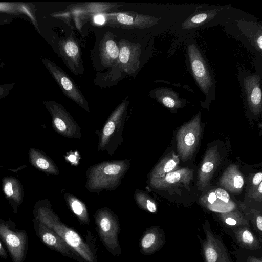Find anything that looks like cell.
I'll list each match as a JSON object with an SVG mask.
<instances>
[{
    "label": "cell",
    "mask_w": 262,
    "mask_h": 262,
    "mask_svg": "<svg viewBox=\"0 0 262 262\" xmlns=\"http://www.w3.org/2000/svg\"><path fill=\"white\" fill-rule=\"evenodd\" d=\"M157 235L153 232L146 233L140 241V247L142 251L147 253L152 250L156 244Z\"/></svg>",
    "instance_id": "cell-26"
},
{
    "label": "cell",
    "mask_w": 262,
    "mask_h": 262,
    "mask_svg": "<svg viewBox=\"0 0 262 262\" xmlns=\"http://www.w3.org/2000/svg\"><path fill=\"white\" fill-rule=\"evenodd\" d=\"M226 223L229 225H235L236 224V221L231 217L227 218L225 220Z\"/></svg>",
    "instance_id": "cell-36"
},
{
    "label": "cell",
    "mask_w": 262,
    "mask_h": 262,
    "mask_svg": "<svg viewBox=\"0 0 262 262\" xmlns=\"http://www.w3.org/2000/svg\"><path fill=\"white\" fill-rule=\"evenodd\" d=\"M220 185L232 193L239 192L244 186V179L238 167L229 166L225 171L220 180Z\"/></svg>",
    "instance_id": "cell-19"
},
{
    "label": "cell",
    "mask_w": 262,
    "mask_h": 262,
    "mask_svg": "<svg viewBox=\"0 0 262 262\" xmlns=\"http://www.w3.org/2000/svg\"><path fill=\"white\" fill-rule=\"evenodd\" d=\"M243 241L247 244L252 243L254 241L252 233L248 230H245L242 234Z\"/></svg>",
    "instance_id": "cell-30"
},
{
    "label": "cell",
    "mask_w": 262,
    "mask_h": 262,
    "mask_svg": "<svg viewBox=\"0 0 262 262\" xmlns=\"http://www.w3.org/2000/svg\"><path fill=\"white\" fill-rule=\"evenodd\" d=\"M99 56L101 64L105 67L112 68L117 62L119 49L111 32L104 34L99 46Z\"/></svg>",
    "instance_id": "cell-16"
},
{
    "label": "cell",
    "mask_w": 262,
    "mask_h": 262,
    "mask_svg": "<svg viewBox=\"0 0 262 262\" xmlns=\"http://www.w3.org/2000/svg\"><path fill=\"white\" fill-rule=\"evenodd\" d=\"M29 154L30 163L37 169L48 174H59L58 168L46 154L34 148H30Z\"/></svg>",
    "instance_id": "cell-18"
},
{
    "label": "cell",
    "mask_w": 262,
    "mask_h": 262,
    "mask_svg": "<svg viewBox=\"0 0 262 262\" xmlns=\"http://www.w3.org/2000/svg\"><path fill=\"white\" fill-rule=\"evenodd\" d=\"M127 96L112 112L98 133V151L113 155L123 141L122 134L129 104Z\"/></svg>",
    "instance_id": "cell-3"
},
{
    "label": "cell",
    "mask_w": 262,
    "mask_h": 262,
    "mask_svg": "<svg viewBox=\"0 0 262 262\" xmlns=\"http://www.w3.org/2000/svg\"><path fill=\"white\" fill-rule=\"evenodd\" d=\"M220 161L221 158L216 149L211 148L206 152L198 175L197 184L200 189L209 185Z\"/></svg>",
    "instance_id": "cell-15"
},
{
    "label": "cell",
    "mask_w": 262,
    "mask_h": 262,
    "mask_svg": "<svg viewBox=\"0 0 262 262\" xmlns=\"http://www.w3.org/2000/svg\"><path fill=\"white\" fill-rule=\"evenodd\" d=\"M252 86L248 83L247 91L248 102L251 110L255 113H259L261 106V91L258 82H255L254 80Z\"/></svg>",
    "instance_id": "cell-24"
},
{
    "label": "cell",
    "mask_w": 262,
    "mask_h": 262,
    "mask_svg": "<svg viewBox=\"0 0 262 262\" xmlns=\"http://www.w3.org/2000/svg\"><path fill=\"white\" fill-rule=\"evenodd\" d=\"M100 238L113 255L119 256L121 248L118 241L120 226L117 215L109 208L102 207L94 214Z\"/></svg>",
    "instance_id": "cell-5"
},
{
    "label": "cell",
    "mask_w": 262,
    "mask_h": 262,
    "mask_svg": "<svg viewBox=\"0 0 262 262\" xmlns=\"http://www.w3.org/2000/svg\"><path fill=\"white\" fill-rule=\"evenodd\" d=\"M156 98L160 101L162 104L170 108H172L176 107L177 105V102L176 100L171 97L168 96H159L158 95H156Z\"/></svg>",
    "instance_id": "cell-27"
},
{
    "label": "cell",
    "mask_w": 262,
    "mask_h": 262,
    "mask_svg": "<svg viewBox=\"0 0 262 262\" xmlns=\"http://www.w3.org/2000/svg\"><path fill=\"white\" fill-rule=\"evenodd\" d=\"M136 204L141 208L151 213L157 211V206L150 196L142 190L137 189L134 194Z\"/></svg>",
    "instance_id": "cell-25"
},
{
    "label": "cell",
    "mask_w": 262,
    "mask_h": 262,
    "mask_svg": "<svg viewBox=\"0 0 262 262\" xmlns=\"http://www.w3.org/2000/svg\"><path fill=\"white\" fill-rule=\"evenodd\" d=\"M64 200L68 207L82 224L88 225L89 217L85 204L81 200L72 194L66 192L64 194Z\"/></svg>",
    "instance_id": "cell-22"
},
{
    "label": "cell",
    "mask_w": 262,
    "mask_h": 262,
    "mask_svg": "<svg viewBox=\"0 0 262 262\" xmlns=\"http://www.w3.org/2000/svg\"><path fill=\"white\" fill-rule=\"evenodd\" d=\"M0 255H1L3 256H5L6 255L5 251L4 250L1 242H0Z\"/></svg>",
    "instance_id": "cell-38"
},
{
    "label": "cell",
    "mask_w": 262,
    "mask_h": 262,
    "mask_svg": "<svg viewBox=\"0 0 262 262\" xmlns=\"http://www.w3.org/2000/svg\"><path fill=\"white\" fill-rule=\"evenodd\" d=\"M38 222V234L42 242L51 249L63 255L74 259L79 262L84 261L57 233L42 223Z\"/></svg>",
    "instance_id": "cell-13"
},
{
    "label": "cell",
    "mask_w": 262,
    "mask_h": 262,
    "mask_svg": "<svg viewBox=\"0 0 262 262\" xmlns=\"http://www.w3.org/2000/svg\"><path fill=\"white\" fill-rule=\"evenodd\" d=\"M209 207H229L232 204L230 196L224 189L212 190L202 199Z\"/></svg>",
    "instance_id": "cell-23"
},
{
    "label": "cell",
    "mask_w": 262,
    "mask_h": 262,
    "mask_svg": "<svg viewBox=\"0 0 262 262\" xmlns=\"http://www.w3.org/2000/svg\"><path fill=\"white\" fill-rule=\"evenodd\" d=\"M105 23L108 26L123 29H144L150 27L155 19L134 11L105 13Z\"/></svg>",
    "instance_id": "cell-11"
},
{
    "label": "cell",
    "mask_w": 262,
    "mask_h": 262,
    "mask_svg": "<svg viewBox=\"0 0 262 262\" xmlns=\"http://www.w3.org/2000/svg\"><path fill=\"white\" fill-rule=\"evenodd\" d=\"M42 103L51 115L52 127L56 133L68 138H81V127L63 106L52 100Z\"/></svg>",
    "instance_id": "cell-7"
},
{
    "label": "cell",
    "mask_w": 262,
    "mask_h": 262,
    "mask_svg": "<svg viewBox=\"0 0 262 262\" xmlns=\"http://www.w3.org/2000/svg\"><path fill=\"white\" fill-rule=\"evenodd\" d=\"M130 166L129 159L107 160L92 165L85 171V188L91 192L113 191L118 188Z\"/></svg>",
    "instance_id": "cell-1"
},
{
    "label": "cell",
    "mask_w": 262,
    "mask_h": 262,
    "mask_svg": "<svg viewBox=\"0 0 262 262\" xmlns=\"http://www.w3.org/2000/svg\"><path fill=\"white\" fill-rule=\"evenodd\" d=\"M0 236L6 243L14 262H21L26 243V235L12 230L4 223L0 224Z\"/></svg>",
    "instance_id": "cell-14"
},
{
    "label": "cell",
    "mask_w": 262,
    "mask_h": 262,
    "mask_svg": "<svg viewBox=\"0 0 262 262\" xmlns=\"http://www.w3.org/2000/svg\"><path fill=\"white\" fill-rule=\"evenodd\" d=\"M189 57L192 71L196 81L206 92L211 84L210 77L204 61L194 46L189 47Z\"/></svg>",
    "instance_id": "cell-17"
},
{
    "label": "cell",
    "mask_w": 262,
    "mask_h": 262,
    "mask_svg": "<svg viewBox=\"0 0 262 262\" xmlns=\"http://www.w3.org/2000/svg\"><path fill=\"white\" fill-rule=\"evenodd\" d=\"M180 162L178 155L171 152L165 156L153 168L148 179H157L177 170Z\"/></svg>",
    "instance_id": "cell-20"
},
{
    "label": "cell",
    "mask_w": 262,
    "mask_h": 262,
    "mask_svg": "<svg viewBox=\"0 0 262 262\" xmlns=\"http://www.w3.org/2000/svg\"><path fill=\"white\" fill-rule=\"evenodd\" d=\"M36 219L57 233L85 262H97L90 246L73 229L59 219L47 200L39 203L37 208Z\"/></svg>",
    "instance_id": "cell-2"
},
{
    "label": "cell",
    "mask_w": 262,
    "mask_h": 262,
    "mask_svg": "<svg viewBox=\"0 0 262 262\" xmlns=\"http://www.w3.org/2000/svg\"><path fill=\"white\" fill-rule=\"evenodd\" d=\"M94 23L97 25H103L105 23V17L104 13H98L92 17Z\"/></svg>",
    "instance_id": "cell-31"
},
{
    "label": "cell",
    "mask_w": 262,
    "mask_h": 262,
    "mask_svg": "<svg viewBox=\"0 0 262 262\" xmlns=\"http://www.w3.org/2000/svg\"><path fill=\"white\" fill-rule=\"evenodd\" d=\"M262 181V172H259L256 173L253 178L252 184L253 186L255 187L258 186Z\"/></svg>",
    "instance_id": "cell-33"
},
{
    "label": "cell",
    "mask_w": 262,
    "mask_h": 262,
    "mask_svg": "<svg viewBox=\"0 0 262 262\" xmlns=\"http://www.w3.org/2000/svg\"><path fill=\"white\" fill-rule=\"evenodd\" d=\"M121 6V5L118 4L105 2L75 3L68 5L63 11L51 15L62 20L71 27L74 25L77 29L81 31L84 24L94 15L107 13L108 11Z\"/></svg>",
    "instance_id": "cell-4"
},
{
    "label": "cell",
    "mask_w": 262,
    "mask_h": 262,
    "mask_svg": "<svg viewBox=\"0 0 262 262\" xmlns=\"http://www.w3.org/2000/svg\"><path fill=\"white\" fill-rule=\"evenodd\" d=\"M205 256L207 262H215L217 260V253L213 248H209L206 250Z\"/></svg>",
    "instance_id": "cell-29"
},
{
    "label": "cell",
    "mask_w": 262,
    "mask_h": 262,
    "mask_svg": "<svg viewBox=\"0 0 262 262\" xmlns=\"http://www.w3.org/2000/svg\"><path fill=\"white\" fill-rule=\"evenodd\" d=\"M198 116L184 124L177 135V148L182 160H187L196 148L201 135Z\"/></svg>",
    "instance_id": "cell-9"
},
{
    "label": "cell",
    "mask_w": 262,
    "mask_h": 262,
    "mask_svg": "<svg viewBox=\"0 0 262 262\" xmlns=\"http://www.w3.org/2000/svg\"><path fill=\"white\" fill-rule=\"evenodd\" d=\"M256 224L258 229L260 230H262V217L259 216L256 219Z\"/></svg>",
    "instance_id": "cell-35"
},
{
    "label": "cell",
    "mask_w": 262,
    "mask_h": 262,
    "mask_svg": "<svg viewBox=\"0 0 262 262\" xmlns=\"http://www.w3.org/2000/svg\"><path fill=\"white\" fill-rule=\"evenodd\" d=\"M257 43L260 49H262V36L260 35L257 40Z\"/></svg>",
    "instance_id": "cell-37"
},
{
    "label": "cell",
    "mask_w": 262,
    "mask_h": 262,
    "mask_svg": "<svg viewBox=\"0 0 262 262\" xmlns=\"http://www.w3.org/2000/svg\"><path fill=\"white\" fill-rule=\"evenodd\" d=\"M15 84V83H11L0 85V99L8 96Z\"/></svg>",
    "instance_id": "cell-28"
},
{
    "label": "cell",
    "mask_w": 262,
    "mask_h": 262,
    "mask_svg": "<svg viewBox=\"0 0 262 262\" xmlns=\"http://www.w3.org/2000/svg\"><path fill=\"white\" fill-rule=\"evenodd\" d=\"M59 53L63 61L75 75H82L84 68L80 46L73 32L58 42Z\"/></svg>",
    "instance_id": "cell-10"
},
{
    "label": "cell",
    "mask_w": 262,
    "mask_h": 262,
    "mask_svg": "<svg viewBox=\"0 0 262 262\" xmlns=\"http://www.w3.org/2000/svg\"><path fill=\"white\" fill-rule=\"evenodd\" d=\"M41 60L63 94L82 109L89 112V103L73 80L61 67L52 61L45 57H41Z\"/></svg>",
    "instance_id": "cell-8"
},
{
    "label": "cell",
    "mask_w": 262,
    "mask_h": 262,
    "mask_svg": "<svg viewBox=\"0 0 262 262\" xmlns=\"http://www.w3.org/2000/svg\"><path fill=\"white\" fill-rule=\"evenodd\" d=\"M3 189L8 200L17 204L21 203L24 192L21 183L14 177H7L3 179Z\"/></svg>",
    "instance_id": "cell-21"
},
{
    "label": "cell",
    "mask_w": 262,
    "mask_h": 262,
    "mask_svg": "<svg viewBox=\"0 0 262 262\" xmlns=\"http://www.w3.org/2000/svg\"><path fill=\"white\" fill-rule=\"evenodd\" d=\"M76 153H72L70 154L68 157V160L71 163L77 162V159H79L76 156Z\"/></svg>",
    "instance_id": "cell-34"
},
{
    "label": "cell",
    "mask_w": 262,
    "mask_h": 262,
    "mask_svg": "<svg viewBox=\"0 0 262 262\" xmlns=\"http://www.w3.org/2000/svg\"><path fill=\"white\" fill-rule=\"evenodd\" d=\"M118 46L119 49L118 60L105 77L113 81L119 78L123 72L128 75H133L140 66L141 47L139 44L122 39Z\"/></svg>",
    "instance_id": "cell-6"
},
{
    "label": "cell",
    "mask_w": 262,
    "mask_h": 262,
    "mask_svg": "<svg viewBox=\"0 0 262 262\" xmlns=\"http://www.w3.org/2000/svg\"><path fill=\"white\" fill-rule=\"evenodd\" d=\"M193 169H177L157 179H148L149 187L156 190H166L173 187L188 186L193 178Z\"/></svg>",
    "instance_id": "cell-12"
},
{
    "label": "cell",
    "mask_w": 262,
    "mask_h": 262,
    "mask_svg": "<svg viewBox=\"0 0 262 262\" xmlns=\"http://www.w3.org/2000/svg\"><path fill=\"white\" fill-rule=\"evenodd\" d=\"M207 17V15L206 13L199 14L194 16L191 19V21L194 24H199L205 20Z\"/></svg>",
    "instance_id": "cell-32"
}]
</instances>
